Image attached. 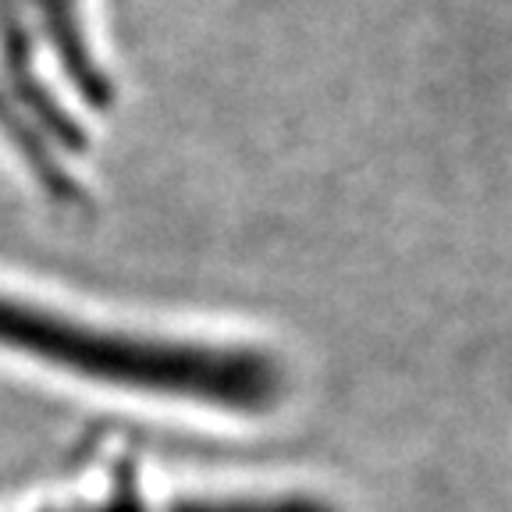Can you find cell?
<instances>
[{
  "instance_id": "6da1fadb",
  "label": "cell",
  "mask_w": 512,
  "mask_h": 512,
  "mask_svg": "<svg viewBox=\"0 0 512 512\" xmlns=\"http://www.w3.org/2000/svg\"><path fill=\"white\" fill-rule=\"evenodd\" d=\"M0 360L132 395L267 413L281 367L256 349L132 331L0 278Z\"/></svg>"
},
{
  "instance_id": "7a4b0ae2",
  "label": "cell",
  "mask_w": 512,
  "mask_h": 512,
  "mask_svg": "<svg viewBox=\"0 0 512 512\" xmlns=\"http://www.w3.org/2000/svg\"><path fill=\"white\" fill-rule=\"evenodd\" d=\"M111 75L86 0H0V146L50 196H75L72 160Z\"/></svg>"
}]
</instances>
